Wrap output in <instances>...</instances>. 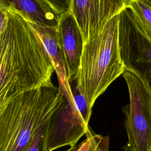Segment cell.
<instances>
[{
  "label": "cell",
  "instance_id": "cell-1",
  "mask_svg": "<svg viewBox=\"0 0 151 151\" xmlns=\"http://www.w3.org/2000/svg\"><path fill=\"white\" fill-rule=\"evenodd\" d=\"M6 10L8 24L0 31V105L24 91L54 86V68L38 33L21 14Z\"/></svg>",
  "mask_w": 151,
  "mask_h": 151
},
{
  "label": "cell",
  "instance_id": "cell-2",
  "mask_svg": "<svg viewBox=\"0 0 151 151\" xmlns=\"http://www.w3.org/2000/svg\"><path fill=\"white\" fill-rule=\"evenodd\" d=\"M64 96L56 86L24 91L0 105V151H22Z\"/></svg>",
  "mask_w": 151,
  "mask_h": 151
},
{
  "label": "cell",
  "instance_id": "cell-3",
  "mask_svg": "<svg viewBox=\"0 0 151 151\" xmlns=\"http://www.w3.org/2000/svg\"><path fill=\"white\" fill-rule=\"evenodd\" d=\"M119 22V14L84 45L75 81L91 110L97 98L126 71L120 52Z\"/></svg>",
  "mask_w": 151,
  "mask_h": 151
},
{
  "label": "cell",
  "instance_id": "cell-4",
  "mask_svg": "<svg viewBox=\"0 0 151 151\" xmlns=\"http://www.w3.org/2000/svg\"><path fill=\"white\" fill-rule=\"evenodd\" d=\"M119 44L126 71L135 75L151 96V41L130 7L119 14Z\"/></svg>",
  "mask_w": 151,
  "mask_h": 151
},
{
  "label": "cell",
  "instance_id": "cell-5",
  "mask_svg": "<svg viewBox=\"0 0 151 151\" xmlns=\"http://www.w3.org/2000/svg\"><path fill=\"white\" fill-rule=\"evenodd\" d=\"M129 103L122 107L127 142L125 151H149L151 146V96L133 73L125 71Z\"/></svg>",
  "mask_w": 151,
  "mask_h": 151
},
{
  "label": "cell",
  "instance_id": "cell-6",
  "mask_svg": "<svg viewBox=\"0 0 151 151\" xmlns=\"http://www.w3.org/2000/svg\"><path fill=\"white\" fill-rule=\"evenodd\" d=\"M90 128L64 96L59 106L47 122L45 149L53 151L66 146L74 147Z\"/></svg>",
  "mask_w": 151,
  "mask_h": 151
},
{
  "label": "cell",
  "instance_id": "cell-7",
  "mask_svg": "<svg viewBox=\"0 0 151 151\" xmlns=\"http://www.w3.org/2000/svg\"><path fill=\"white\" fill-rule=\"evenodd\" d=\"M132 0H71L70 11L84 44L97 35L114 17L129 7Z\"/></svg>",
  "mask_w": 151,
  "mask_h": 151
},
{
  "label": "cell",
  "instance_id": "cell-8",
  "mask_svg": "<svg viewBox=\"0 0 151 151\" xmlns=\"http://www.w3.org/2000/svg\"><path fill=\"white\" fill-rule=\"evenodd\" d=\"M57 28L70 83L77 79L84 42L81 31L71 11L60 16Z\"/></svg>",
  "mask_w": 151,
  "mask_h": 151
},
{
  "label": "cell",
  "instance_id": "cell-9",
  "mask_svg": "<svg viewBox=\"0 0 151 151\" xmlns=\"http://www.w3.org/2000/svg\"><path fill=\"white\" fill-rule=\"evenodd\" d=\"M29 22L40 36L51 59L57 74L58 88L64 97L77 110L68 78L66 63L57 27H48L29 21Z\"/></svg>",
  "mask_w": 151,
  "mask_h": 151
},
{
  "label": "cell",
  "instance_id": "cell-10",
  "mask_svg": "<svg viewBox=\"0 0 151 151\" xmlns=\"http://www.w3.org/2000/svg\"><path fill=\"white\" fill-rule=\"evenodd\" d=\"M0 7L15 11L29 22L48 27H57L61 16L44 0H0Z\"/></svg>",
  "mask_w": 151,
  "mask_h": 151
},
{
  "label": "cell",
  "instance_id": "cell-11",
  "mask_svg": "<svg viewBox=\"0 0 151 151\" xmlns=\"http://www.w3.org/2000/svg\"><path fill=\"white\" fill-rule=\"evenodd\" d=\"M86 139L78 145L65 151H109V137L96 134L91 128L86 134Z\"/></svg>",
  "mask_w": 151,
  "mask_h": 151
},
{
  "label": "cell",
  "instance_id": "cell-12",
  "mask_svg": "<svg viewBox=\"0 0 151 151\" xmlns=\"http://www.w3.org/2000/svg\"><path fill=\"white\" fill-rule=\"evenodd\" d=\"M129 7L140 28L151 41V9L140 0H132Z\"/></svg>",
  "mask_w": 151,
  "mask_h": 151
},
{
  "label": "cell",
  "instance_id": "cell-13",
  "mask_svg": "<svg viewBox=\"0 0 151 151\" xmlns=\"http://www.w3.org/2000/svg\"><path fill=\"white\" fill-rule=\"evenodd\" d=\"M70 84L71 87L76 109L80 113L85 124L87 126H89V122L91 117L92 110L89 107L86 97L78 90L76 86V81H74Z\"/></svg>",
  "mask_w": 151,
  "mask_h": 151
},
{
  "label": "cell",
  "instance_id": "cell-14",
  "mask_svg": "<svg viewBox=\"0 0 151 151\" xmlns=\"http://www.w3.org/2000/svg\"><path fill=\"white\" fill-rule=\"evenodd\" d=\"M47 121L39 127L22 151H47L45 145Z\"/></svg>",
  "mask_w": 151,
  "mask_h": 151
},
{
  "label": "cell",
  "instance_id": "cell-15",
  "mask_svg": "<svg viewBox=\"0 0 151 151\" xmlns=\"http://www.w3.org/2000/svg\"><path fill=\"white\" fill-rule=\"evenodd\" d=\"M60 15L70 11L71 0H44Z\"/></svg>",
  "mask_w": 151,
  "mask_h": 151
},
{
  "label": "cell",
  "instance_id": "cell-16",
  "mask_svg": "<svg viewBox=\"0 0 151 151\" xmlns=\"http://www.w3.org/2000/svg\"><path fill=\"white\" fill-rule=\"evenodd\" d=\"M1 21H0V31H3L6 27L8 22V14L7 10L2 7H0Z\"/></svg>",
  "mask_w": 151,
  "mask_h": 151
},
{
  "label": "cell",
  "instance_id": "cell-17",
  "mask_svg": "<svg viewBox=\"0 0 151 151\" xmlns=\"http://www.w3.org/2000/svg\"><path fill=\"white\" fill-rule=\"evenodd\" d=\"M151 9V0H140Z\"/></svg>",
  "mask_w": 151,
  "mask_h": 151
},
{
  "label": "cell",
  "instance_id": "cell-18",
  "mask_svg": "<svg viewBox=\"0 0 151 151\" xmlns=\"http://www.w3.org/2000/svg\"><path fill=\"white\" fill-rule=\"evenodd\" d=\"M149 151H151V146H150V149H149Z\"/></svg>",
  "mask_w": 151,
  "mask_h": 151
}]
</instances>
